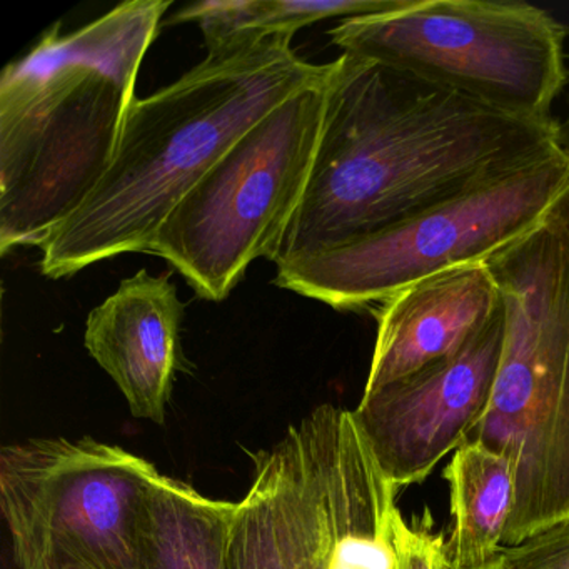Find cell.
Instances as JSON below:
<instances>
[{"mask_svg": "<svg viewBox=\"0 0 569 569\" xmlns=\"http://www.w3.org/2000/svg\"><path fill=\"white\" fill-rule=\"evenodd\" d=\"M558 149L556 119L515 118L341 54L329 62L315 168L274 264L382 231Z\"/></svg>", "mask_w": 569, "mask_h": 569, "instance_id": "cell-1", "label": "cell"}, {"mask_svg": "<svg viewBox=\"0 0 569 569\" xmlns=\"http://www.w3.org/2000/svg\"><path fill=\"white\" fill-rule=\"evenodd\" d=\"M169 0L49 28L0 76V252L42 248L104 178Z\"/></svg>", "mask_w": 569, "mask_h": 569, "instance_id": "cell-2", "label": "cell"}, {"mask_svg": "<svg viewBox=\"0 0 569 569\" xmlns=\"http://www.w3.org/2000/svg\"><path fill=\"white\" fill-rule=\"evenodd\" d=\"M295 36L212 52L129 112L98 188L42 246L46 278L151 251L172 209L238 139L306 86L326 78L292 49Z\"/></svg>", "mask_w": 569, "mask_h": 569, "instance_id": "cell-3", "label": "cell"}, {"mask_svg": "<svg viewBox=\"0 0 569 569\" xmlns=\"http://www.w3.org/2000/svg\"><path fill=\"white\" fill-rule=\"evenodd\" d=\"M486 268L501 295L505 339L488 408L468 441L511 465L505 548L569 521V224L532 232Z\"/></svg>", "mask_w": 569, "mask_h": 569, "instance_id": "cell-4", "label": "cell"}, {"mask_svg": "<svg viewBox=\"0 0 569 569\" xmlns=\"http://www.w3.org/2000/svg\"><path fill=\"white\" fill-rule=\"evenodd\" d=\"M558 222L569 224V156L562 149L382 231L279 262L274 282L336 311H366L416 282L486 264Z\"/></svg>", "mask_w": 569, "mask_h": 569, "instance_id": "cell-5", "label": "cell"}, {"mask_svg": "<svg viewBox=\"0 0 569 569\" xmlns=\"http://www.w3.org/2000/svg\"><path fill=\"white\" fill-rule=\"evenodd\" d=\"M328 74L286 99L219 158L162 222L159 256L206 301H224L252 262H276L305 199Z\"/></svg>", "mask_w": 569, "mask_h": 569, "instance_id": "cell-6", "label": "cell"}, {"mask_svg": "<svg viewBox=\"0 0 569 569\" xmlns=\"http://www.w3.org/2000/svg\"><path fill=\"white\" fill-rule=\"evenodd\" d=\"M328 36L342 54L409 72L515 118L552 119L569 81L568 29L519 0H411L399 11L342 19Z\"/></svg>", "mask_w": 569, "mask_h": 569, "instance_id": "cell-7", "label": "cell"}, {"mask_svg": "<svg viewBox=\"0 0 569 569\" xmlns=\"http://www.w3.org/2000/svg\"><path fill=\"white\" fill-rule=\"evenodd\" d=\"M161 472L99 439L32 438L0 451V509L18 569H144L142 522Z\"/></svg>", "mask_w": 569, "mask_h": 569, "instance_id": "cell-8", "label": "cell"}, {"mask_svg": "<svg viewBox=\"0 0 569 569\" xmlns=\"http://www.w3.org/2000/svg\"><path fill=\"white\" fill-rule=\"evenodd\" d=\"M505 339V311L458 352L362 395L352 411L389 481H425L468 441L488 408Z\"/></svg>", "mask_w": 569, "mask_h": 569, "instance_id": "cell-9", "label": "cell"}, {"mask_svg": "<svg viewBox=\"0 0 569 569\" xmlns=\"http://www.w3.org/2000/svg\"><path fill=\"white\" fill-rule=\"evenodd\" d=\"M289 428L315 489L326 569H399L398 488L352 411L322 405Z\"/></svg>", "mask_w": 569, "mask_h": 569, "instance_id": "cell-10", "label": "cell"}, {"mask_svg": "<svg viewBox=\"0 0 569 569\" xmlns=\"http://www.w3.org/2000/svg\"><path fill=\"white\" fill-rule=\"evenodd\" d=\"M186 305L169 274L146 269L119 284L92 309L84 345L128 401L132 416L162 425L179 372L188 371L182 352Z\"/></svg>", "mask_w": 569, "mask_h": 569, "instance_id": "cell-11", "label": "cell"}, {"mask_svg": "<svg viewBox=\"0 0 569 569\" xmlns=\"http://www.w3.org/2000/svg\"><path fill=\"white\" fill-rule=\"evenodd\" d=\"M499 309L501 295L486 264L452 269L402 289L378 308L362 395L455 355Z\"/></svg>", "mask_w": 569, "mask_h": 569, "instance_id": "cell-12", "label": "cell"}, {"mask_svg": "<svg viewBox=\"0 0 569 569\" xmlns=\"http://www.w3.org/2000/svg\"><path fill=\"white\" fill-rule=\"evenodd\" d=\"M238 501L209 498L159 475L142 522L144 569H231L229 541Z\"/></svg>", "mask_w": 569, "mask_h": 569, "instance_id": "cell-13", "label": "cell"}, {"mask_svg": "<svg viewBox=\"0 0 569 569\" xmlns=\"http://www.w3.org/2000/svg\"><path fill=\"white\" fill-rule=\"evenodd\" d=\"M452 529L446 542L452 569H476L498 558L515 505V475L505 456L466 441L446 466Z\"/></svg>", "mask_w": 569, "mask_h": 569, "instance_id": "cell-14", "label": "cell"}, {"mask_svg": "<svg viewBox=\"0 0 569 569\" xmlns=\"http://www.w3.org/2000/svg\"><path fill=\"white\" fill-rule=\"evenodd\" d=\"M411 0H206L176 12L169 24L198 22L208 54L254 44L332 18H362L406 8Z\"/></svg>", "mask_w": 569, "mask_h": 569, "instance_id": "cell-15", "label": "cell"}, {"mask_svg": "<svg viewBox=\"0 0 569 569\" xmlns=\"http://www.w3.org/2000/svg\"><path fill=\"white\" fill-rule=\"evenodd\" d=\"M254 471L238 501L229 541L231 569H289L278 509V452L254 455Z\"/></svg>", "mask_w": 569, "mask_h": 569, "instance_id": "cell-16", "label": "cell"}, {"mask_svg": "<svg viewBox=\"0 0 569 569\" xmlns=\"http://www.w3.org/2000/svg\"><path fill=\"white\" fill-rule=\"evenodd\" d=\"M274 448L279 522L289 569H326L315 489L291 428Z\"/></svg>", "mask_w": 569, "mask_h": 569, "instance_id": "cell-17", "label": "cell"}, {"mask_svg": "<svg viewBox=\"0 0 569 569\" xmlns=\"http://www.w3.org/2000/svg\"><path fill=\"white\" fill-rule=\"evenodd\" d=\"M508 569H569V521L501 549Z\"/></svg>", "mask_w": 569, "mask_h": 569, "instance_id": "cell-18", "label": "cell"}, {"mask_svg": "<svg viewBox=\"0 0 569 569\" xmlns=\"http://www.w3.org/2000/svg\"><path fill=\"white\" fill-rule=\"evenodd\" d=\"M399 569H451L446 542L425 526H409L405 518L396 528Z\"/></svg>", "mask_w": 569, "mask_h": 569, "instance_id": "cell-19", "label": "cell"}, {"mask_svg": "<svg viewBox=\"0 0 569 569\" xmlns=\"http://www.w3.org/2000/svg\"><path fill=\"white\" fill-rule=\"evenodd\" d=\"M558 144L569 156V108L562 121H558Z\"/></svg>", "mask_w": 569, "mask_h": 569, "instance_id": "cell-20", "label": "cell"}, {"mask_svg": "<svg viewBox=\"0 0 569 569\" xmlns=\"http://www.w3.org/2000/svg\"><path fill=\"white\" fill-rule=\"evenodd\" d=\"M476 569H508V568H506L505 559H502L501 552H499V556H498V558L495 559V561L489 562V565L482 566V568H476Z\"/></svg>", "mask_w": 569, "mask_h": 569, "instance_id": "cell-21", "label": "cell"}, {"mask_svg": "<svg viewBox=\"0 0 569 569\" xmlns=\"http://www.w3.org/2000/svg\"><path fill=\"white\" fill-rule=\"evenodd\" d=\"M52 569H89V568H86V566H82V565H74V562H68V565H59Z\"/></svg>", "mask_w": 569, "mask_h": 569, "instance_id": "cell-22", "label": "cell"}]
</instances>
